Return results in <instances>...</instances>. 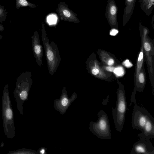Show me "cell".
Segmentation results:
<instances>
[{"instance_id":"obj_1","label":"cell","mask_w":154,"mask_h":154,"mask_svg":"<svg viewBox=\"0 0 154 154\" xmlns=\"http://www.w3.org/2000/svg\"><path fill=\"white\" fill-rule=\"evenodd\" d=\"M42 38L48 68L51 75L56 72L61 60L59 50L57 45L50 42L46 32L44 23H42Z\"/></svg>"},{"instance_id":"obj_2","label":"cell","mask_w":154,"mask_h":154,"mask_svg":"<svg viewBox=\"0 0 154 154\" xmlns=\"http://www.w3.org/2000/svg\"><path fill=\"white\" fill-rule=\"evenodd\" d=\"M127 108L125 91L123 86L120 85L117 91L116 107L112 109V115L116 129L119 132L122 131Z\"/></svg>"},{"instance_id":"obj_3","label":"cell","mask_w":154,"mask_h":154,"mask_svg":"<svg viewBox=\"0 0 154 154\" xmlns=\"http://www.w3.org/2000/svg\"><path fill=\"white\" fill-rule=\"evenodd\" d=\"M3 126L5 135L12 138L15 134L12 109L10 100L8 94L3 95L2 98Z\"/></svg>"},{"instance_id":"obj_4","label":"cell","mask_w":154,"mask_h":154,"mask_svg":"<svg viewBox=\"0 0 154 154\" xmlns=\"http://www.w3.org/2000/svg\"><path fill=\"white\" fill-rule=\"evenodd\" d=\"M97 115V121L91 122L90 124V131L99 138L104 140L111 139V129L107 114L103 110H100Z\"/></svg>"},{"instance_id":"obj_5","label":"cell","mask_w":154,"mask_h":154,"mask_svg":"<svg viewBox=\"0 0 154 154\" xmlns=\"http://www.w3.org/2000/svg\"><path fill=\"white\" fill-rule=\"evenodd\" d=\"M151 115L145 108L135 104L132 117V125L133 129L142 131L148 118Z\"/></svg>"},{"instance_id":"obj_6","label":"cell","mask_w":154,"mask_h":154,"mask_svg":"<svg viewBox=\"0 0 154 154\" xmlns=\"http://www.w3.org/2000/svg\"><path fill=\"white\" fill-rule=\"evenodd\" d=\"M56 10L61 20L75 23L80 22L77 17V14L70 9L64 2H60Z\"/></svg>"},{"instance_id":"obj_7","label":"cell","mask_w":154,"mask_h":154,"mask_svg":"<svg viewBox=\"0 0 154 154\" xmlns=\"http://www.w3.org/2000/svg\"><path fill=\"white\" fill-rule=\"evenodd\" d=\"M154 154V146L150 139L140 138L133 144L130 154Z\"/></svg>"},{"instance_id":"obj_8","label":"cell","mask_w":154,"mask_h":154,"mask_svg":"<svg viewBox=\"0 0 154 154\" xmlns=\"http://www.w3.org/2000/svg\"><path fill=\"white\" fill-rule=\"evenodd\" d=\"M138 136L140 139L154 138V118L152 115L148 118L143 130Z\"/></svg>"},{"instance_id":"obj_9","label":"cell","mask_w":154,"mask_h":154,"mask_svg":"<svg viewBox=\"0 0 154 154\" xmlns=\"http://www.w3.org/2000/svg\"><path fill=\"white\" fill-rule=\"evenodd\" d=\"M33 41V50L36 61L39 66L43 65L42 58L43 56V48L41 44L39 35L37 31L34 33Z\"/></svg>"},{"instance_id":"obj_10","label":"cell","mask_w":154,"mask_h":154,"mask_svg":"<svg viewBox=\"0 0 154 154\" xmlns=\"http://www.w3.org/2000/svg\"><path fill=\"white\" fill-rule=\"evenodd\" d=\"M88 66L90 71L94 75L101 78L106 77V75L100 67L97 61L90 60L88 63Z\"/></svg>"},{"instance_id":"obj_11","label":"cell","mask_w":154,"mask_h":154,"mask_svg":"<svg viewBox=\"0 0 154 154\" xmlns=\"http://www.w3.org/2000/svg\"><path fill=\"white\" fill-rule=\"evenodd\" d=\"M143 46L142 45L141 50L140 53L137 61V67L136 72V81L135 88L137 87L138 84V75L140 72L141 68L142 67L143 61Z\"/></svg>"},{"instance_id":"obj_12","label":"cell","mask_w":154,"mask_h":154,"mask_svg":"<svg viewBox=\"0 0 154 154\" xmlns=\"http://www.w3.org/2000/svg\"><path fill=\"white\" fill-rule=\"evenodd\" d=\"M15 8L18 10L20 7H28L32 8H36L37 6L34 4L27 0H15Z\"/></svg>"},{"instance_id":"obj_13","label":"cell","mask_w":154,"mask_h":154,"mask_svg":"<svg viewBox=\"0 0 154 154\" xmlns=\"http://www.w3.org/2000/svg\"><path fill=\"white\" fill-rule=\"evenodd\" d=\"M8 13L4 6L0 5V22H2L5 21Z\"/></svg>"},{"instance_id":"obj_14","label":"cell","mask_w":154,"mask_h":154,"mask_svg":"<svg viewBox=\"0 0 154 154\" xmlns=\"http://www.w3.org/2000/svg\"><path fill=\"white\" fill-rule=\"evenodd\" d=\"M143 46L146 52H148L151 50V45L149 42L146 40L145 34L143 35Z\"/></svg>"},{"instance_id":"obj_15","label":"cell","mask_w":154,"mask_h":154,"mask_svg":"<svg viewBox=\"0 0 154 154\" xmlns=\"http://www.w3.org/2000/svg\"><path fill=\"white\" fill-rule=\"evenodd\" d=\"M113 72L117 76H122L124 74V69L121 66L115 68Z\"/></svg>"},{"instance_id":"obj_16","label":"cell","mask_w":154,"mask_h":154,"mask_svg":"<svg viewBox=\"0 0 154 154\" xmlns=\"http://www.w3.org/2000/svg\"><path fill=\"white\" fill-rule=\"evenodd\" d=\"M109 14L111 17L115 16L116 14L117 9L116 6L112 5L110 6L109 10Z\"/></svg>"},{"instance_id":"obj_17","label":"cell","mask_w":154,"mask_h":154,"mask_svg":"<svg viewBox=\"0 0 154 154\" xmlns=\"http://www.w3.org/2000/svg\"><path fill=\"white\" fill-rule=\"evenodd\" d=\"M100 55L103 61L107 64V62L111 57L108 54L105 52H103Z\"/></svg>"},{"instance_id":"obj_18","label":"cell","mask_w":154,"mask_h":154,"mask_svg":"<svg viewBox=\"0 0 154 154\" xmlns=\"http://www.w3.org/2000/svg\"><path fill=\"white\" fill-rule=\"evenodd\" d=\"M123 64L127 68H130L132 66V63L128 60H126L123 63Z\"/></svg>"},{"instance_id":"obj_19","label":"cell","mask_w":154,"mask_h":154,"mask_svg":"<svg viewBox=\"0 0 154 154\" xmlns=\"http://www.w3.org/2000/svg\"><path fill=\"white\" fill-rule=\"evenodd\" d=\"M69 100L67 98H63L61 101L62 105L63 106H66L68 103Z\"/></svg>"},{"instance_id":"obj_20","label":"cell","mask_w":154,"mask_h":154,"mask_svg":"<svg viewBox=\"0 0 154 154\" xmlns=\"http://www.w3.org/2000/svg\"><path fill=\"white\" fill-rule=\"evenodd\" d=\"M118 32V31L115 29H112L110 32V34L111 35L115 36Z\"/></svg>"},{"instance_id":"obj_21","label":"cell","mask_w":154,"mask_h":154,"mask_svg":"<svg viewBox=\"0 0 154 154\" xmlns=\"http://www.w3.org/2000/svg\"><path fill=\"white\" fill-rule=\"evenodd\" d=\"M115 68L114 67L111 66H106L105 67V69L106 70L111 72H113Z\"/></svg>"},{"instance_id":"obj_22","label":"cell","mask_w":154,"mask_h":154,"mask_svg":"<svg viewBox=\"0 0 154 154\" xmlns=\"http://www.w3.org/2000/svg\"><path fill=\"white\" fill-rule=\"evenodd\" d=\"M114 63V60L113 59L111 58L107 63V64L109 66H112Z\"/></svg>"},{"instance_id":"obj_23","label":"cell","mask_w":154,"mask_h":154,"mask_svg":"<svg viewBox=\"0 0 154 154\" xmlns=\"http://www.w3.org/2000/svg\"><path fill=\"white\" fill-rule=\"evenodd\" d=\"M146 0V1H147V2H148V5L147 7V8L148 9H149L152 6V5H153L151 2L150 0Z\"/></svg>"},{"instance_id":"obj_24","label":"cell","mask_w":154,"mask_h":154,"mask_svg":"<svg viewBox=\"0 0 154 154\" xmlns=\"http://www.w3.org/2000/svg\"><path fill=\"white\" fill-rule=\"evenodd\" d=\"M45 152V150L43 149H42L41 151H40V153H42V154H44Z\"/></svg>"},{"instance_id":"obj_25","label":"cell","mask_w":154,"mask_h":154,"mask_svg":"<svg viewBox=\"0 0 154 154\" xmlns=\"http://www.w3.org/2000/svg\"><path fill=\"white\" fill-rule=\"evenodd\" d=\"M133 0H127V1L128 2H131Z\"/></svg>"},{"instance_id":"obj_26","label":"cell","mask_w":154,"mask_h":154,"mask_svg":"<svg viewBox=\"0 0 154 154\" xmlns=\"http://www.w3.org/2000/svg\"><path fill=\"white\" fill-rule=\"evenodd\" d=\"M3 26L2 25L0 24V29H2Z\"/></svg>"}]
</instances>
